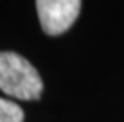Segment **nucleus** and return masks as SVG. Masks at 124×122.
Here are the masks:
<instances>
[{"mask_svg": "<svg viewBox=\"0 0 124 122\" xmlns=\"http://www.w3.org/2000/svg\"><path fill=\"white\" fill-rule=\"evenodd\" d=\"M0 90L18 100H38L43 83L37 68L21 54L0 52Z\"/></svg>", "mask_w": 124, "mask_h": 122, "instance_id": "obj_1", "label": "nucleus"}, {"mask_svg": "<svg viewBox=\"0 0 124 122\" xmlns=\"http://www.w3.org/2000/svg\"><path fill=\"white\" fill-rule=\"evenodd\" d=\"M81 0H37V11L41 29L48 35H61L77 21Z\"/></svg>", "mask_w": 124, "mask_h": 122, "instance_id": "obj_2", "label": "nucleus"}, {"mask_svg": "<svg viewBox=\"0 0 124 122\" xmlns=\"http://www.w3.org/2000/svg\"><path fill=\"white\" fill-rule=\"evenodd\" d=\"M24 111L11 100L0 98V122H22Z\"/></svg>", "mask_w": 124, "mask_h": 122, "instance_id": "obj_3", "label": "nucleus"}]
</instances>
